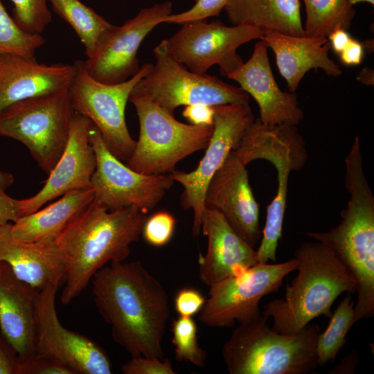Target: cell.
Returning <instances> with one entry per match:
<instances>
[{"mask_svg": "<svg viewBox=\"0 0 374 374\" xmlns=\"http://www.w3.org/2000/svg\"><path fill=\"white\" fill-rule=\"evenodd\" d=\"M183 116L193 125H211L214 121L213 106L197 104L186 106Z\"/></svg>", "mask_w": 374, "mask_h": 374, "instance_id": "obj_39", "label": "cell"}, {"mask_svg": "<svg viewBox=\"0 0 374 374\" xmlns=\"http://www.w3.org/2000/svg\"><path fill=\"white\" fill-rule=\"evenodd\" d=\"M213 132L206 152L193 171L173 170L170 177L184 187L181 204L184 209L193 211V234L201 231L207 185L229 154L236 149L243 133L255 117L249 104H228L213 106Z\"/></svg>", "mask_w": 374, "mask_h": 374, "instance_id": "obj_13", "label": "cell"}, {"mask_svg": "<svg viewBox=\"0 0 374 374\" xmlns=\"http://www.w3.org/2000/svg\"><path fill=\"white\" fill-rule=\"evenodd\" d=\"M348 1L353 6L362 2H368L372 5H374V0H348Z\"/></svg>", "mask_w": 374, "mask_h": 374, "instance_id": "obj_45", "label": "cell"}, {"mask_svg": "<svg viewBox=\"0 0 374 374\" xmlns=\"http://www.w3.org/2000/svg\"><path fill=\"white\" fill-rule=\"evenodd\" d=\"M268 46L260 40L255 44L250 58L228 76L256 101L260 121L267 125H297L304 112L299 107L295 92L283 91L276 83L270 66Z\"/></svg>", "mask_w": 374, "mask_h": 374, "instance_id": "obj_18", "label": "cell"}, {"mask_svg": "<svg viewBox=\"0 0 374 374\" xmlns=\"http://www.w3.org/2000/svg\"><path fill=\"white\" fill-rule=\"evenodd\" d=\"M39 290L0 261V329L22 362L35 353L36 307Z\"/></svg>", "mask_w": 374, "mask_h": 374, "instance_id": "obj_21", "label": "cell"}, {"mask_svg": "<svg viewBox=\"0 0 374 374\" xmlns=\"http://www.w3.org/2000/svg\"><path fill=\"white\" fill-rule=\"evenodd\" d=\"M229 0H194L195 4L186 11L170 14L163 22L183 24L197 20H206L208 17H217Z\"/></svg>", "mask_w": 374, "mask_h": 374, "instance_id": "obj_33", "label": "cell"}, {"mask_svg": "<svg viewBox=\"0 0 374 374\" xmlns=\"http://www.w3.org/2000/svg\"><path fill=\"white\" fill-rule=\"evenodd\" d=\"M294 258L296 276L287 285L284 298L269 301L262 314L272 318L273 330L285 335L299 332L319 316L330 317L339 295L356 292L353 276L325 244L303 242Z\"/></svg>", "mask_w": 374, "mask_h": 374, "instance_id": "obj_3", "label": "cell"}, {"mask_svg": "<svg viewBox=\"0 0 374 374\" xmlns=\"http://www.w3.org/2000/svg\"><path fill=\"white\" fill-rule=\"evenodd\" d=\"M74 64L38 62L35 57L0 55V112L16 102L69 88Z\"/></svg>", "mask_w": 374, "mask_h": 374, "instance_id": "obj_20", "label": "cell"}, {"mask_svg": "<svg viewBox=\"0 0 374 374\" xmlns=\"http://www.w3.org/2000/svg\"><path fill=\"white\" fill-rule=\"evenodd\" d=\"M175 223L172 214L167 211H159L147 218L141 234L148 244L161 247L171 240Z\"/></svg>", "mask_w": 374, "mask_h": 374, "instance_id": "obj_32", "label": "cell"}, {"mask_svg": "<svg viewBox=\"0 0 374 374\" xmlns=\"http://www.w3.org/2000/svg\"><path fill=\"white\" fill-rule=\"evenodd\" d=\"M91 280L96 306L113 340L132 357L163 359L170 310L162 284L139 261L112 262Z\"/></svg>", "mask_w": 374, "mask_h": 374, "instance_id": "obj_1", "label": "cell"}, {"mask_svg": "<svg viewBox=\"0 0 374 374\" xmlns=\"http://www.w3.org/2000/svg\"><path fill=\"white\" fill-rule=\"evenodd\" d=\"M296 265L294 258L276 264L258 263L212 285L199 311V321L210 327L229 328L235 322L246 323L258 319L261 299L276 292Z\"/></svg>", "mask_w": 374, "mask_h": 374, "instance_id": "obj_10", "label": "cell"}, {"mask_svg": "<svg viewBox=\"0 0 374 374\" xmlns=\"http://www.w3.org/2000/svg\"><path fill=\"white\" fill-rule=\"evenodd\" d=\"M154 65L134 86L130 96L150 101L174 116L181 105L249 104V95L216 76L195 73L172 56L166 39L154 49Z\"/></svg>", "mask_w": 374, "mask_h": 374, "instance_id": "obj_6", "label": "cell"}, {"mask_svg": "<svg viewBox=\"0 0 374 374\" xmlns=\"http://www.w3.org/2000/svg\"><path fill=\"white\" fill-rule=\"evenodd\" d=\"M204 206L215 209L251 247L260 240L259 205L251 190L246 165L234 151L210 179Z\"/></svg>", "mask_w": 374, "mask_h": 374, "instance_id": "obj_17", "label": "cell"}, {"mask_svg": "<svg viewBox=\"0 0 374 374\" xmlns=\"http://www.w3.org/2000/svg\"><path fill=\"white\" fill-rule=\"evenodd\" d=\"M206 298L193 288L181 289L175 298V308L179 316L193 317L200 311Z\"/></svg>", "mask_w": 374, "mask_h": 374, "instance_id": "obj_37", "label": "cell"}, {"mask_svg": "<svg viewBox=\"0 0 374 374\" xmlns=\"http://www.w3.org/2000/svg\"><path fill=\"white\" fill-rule=\"evenodd\" d=\"M326 329L320 332L316 346L318 366L334 362L346 341V336L357 322L353 301L346 296L331 314Z\"/></svg>", "mask_w": 374, "mask_h": 374, "instance_id": "obj_28", "label": "cell"}, {"mask_svg": "<svg viewBox=\"0 0 374 374\" xmlns=\"http://www.w3.org/2000/svg\"><path fill=\"white\" fill-rule=\"evenodd\" d=\"M124 374H175L171 362L168 358L132 357L121 366Z\"/></svg>", "mask_w": 374, "mask_h": 374, "instance_id": "obj_35", "label": "cell"}, {"mask_svg": "<svg viewBox=\"0 0 374 374\" xmlns=\"http://www.w3.org/2000/svg\"><path fill=\"white\" fill-rule=\"evenodd\" d=\"M147 214L130 206L109 211L94 199L55 240L65 263L60 301L68 305L108 262H123L139 240Z\"/></svg>", "mask_w": 374, "mask_h": 374, "instance_id": "obj_2", "label": "cell"}, {"mask_svg": "<svg viewBox=\"0 0 374 374\" xmlns=\"http://www.w3.org/2000/svg\"><path fill=\"white\" fill-rule=\"evenodd\" d=\"M224 10L233 26L249 24L265 32L305 35L299 0H229Z\"/></svg>", "mask_w": 374, "mask_h": 374, "instance_id": "obj_25", "label": "cell"}, {"mask_svg": "<svg viewBox=\"0 0 374 374\" xmlns=\"http://www.w3.org/2000/svg\"><path fill=\"white\" fill-rule=\"evenodd\" d=\"M233 151L246 166L254 160L264 159L276 170V194L267 206L262 237L256 250L258 263L276 262V250L282 237L290 175L305 166L308 159L305 143L296 125H267L255 118L244 130Z\"/></svg>", "mask_w": 374, "mask_h": 374, "instance_id": "obj_5", "label": "cell"}, {"mask_svg": "<svg viewBox=\"0 0 374 374\" xmlns=\"http://www.w3.org/2000/svg\"><path fill=\"white\" fill-rule=\"evenodd\" d=\"M21 374H75L66 364L57 359L35 353L22 362Z\"/></svg>", "mask_w": 374, "mask_h": 374, "instance_id": "obj_34", "label": "cell"}, {"mask_svg": "<svg viewBox=\"0 0 374 374\" xmlns=\"http://www.w3.org/2000/svg\"><path fill=\"white\" fill-rule=\"evenodd\" d=\"M168 39L172 56L193 73L204 74L218 65L223 76H228L244 63L238 48L253 39H260L265 31L249 24L226 26L220 20L210 23L197 20L181 24Z\"/></svg>", "mask_w": 374, "mask_h": 374, "instance_id": "obj_11", "label": "cell"}, {"mask_svg": "<svg viewBox=\"0 0 374 374\" xmlns=\"http://www.w3.org/2000/svg\"><path fill=\"white\" fill-rule=\"evenodd\" d=\"M15 24L24 32L41 34L51 23L52 15L48 0H10Z\"/></svg>", "mask_w": 374, "mask_h": 374, "instance_id": "obj_31", "label": "cell"}, {"mask_svg": "<svg viewBox=\"0 0 374 374\" xmlns=\"http://www.w3.org/2000/svg\"><path fill=\"white\" fill-rule=\"evenodd\" d=\"M89 139L96 166L91 179L95 199L109 211L133 206L143 213L152 211L172 187L169 175H144L133 170L106 147L98 128L91 123Z\"/></svg>", "mask_w": 374, "mask_h": 374, "instance_id": "obj_12", "label": "cell"}, {"mask_svg": "<svg viewBox=\"0 0 374 374\" xmlns=\"http://www.w3.org/2000/svg\"><path fill=\"white\" fill-rule=\"evenodd\" d=\"M364 49L367 50L368 52L373 51V39H369L364 41L362 43Z\"/></svg>", "mask_w": 374, "mask_h": 374, "instance_id": "obj_44", "label": "cell"}, {"mask_svg": "<svg viewBox=\"0 0 374 374\" xmlns=\"http://www.w3.org/2000/svg\"><path fill=\"white\" fill-rule=\"evenodd\" d=\"M267 319L261 314L233 331L222 348L229 373L306 374L315 369L319 326L308 323L296 334L285 335L269 328Z\"/></svg>", "mask_w": 374, "mask_h": 374, "instance_id": "obj_4", "label": "cell"}, {"mask_svg": "<svg viewBox=\"0 0 374 374\" xmlns=\"http://www.w3.org/2000/svg\"><path fill=\"white\" fill-rule=\"evenodd\" d=\"M21 364L15 349L0 333V374H21Z\"/></svg>", "mask_w": 374, "mask_h": 374, "instance_id": "obj_38", "label": "cell"}, {"mask_svg": "<svg viewBox=\"0 0 374 374\" xmlns=\"http://www.w3.org/2000/svg\"><path fill=\"white\" fill-rule=\"evenodd\" d=\"M201 231L208 238V246L206 254H200L198 259L199 276L207 286L236 276L258 263L256 251L218 211L205 207Z\"/></svg>", "mask_w": 374, "mask_h": 374, "instance_id": "obj_19", "label": "cell"}, {"mask_svg": "<svg viewBox=\"0 0 374 374\" xmlns=\"http://www.w3.org/2000/svg\"><path fill=\"white\" fill-rule=\"evenodd\" d=\"M73 64L75 73L68 91L74 112L89 118L99 130L109 151L126 163L136 141L126 125L125 107L133 88L153 64H143L135 75L114 84H104L91 78L83 61L77 60Z\"/></svg>", "mask_w": 374, "mask_h": 374, "instance_id": "obj_9", "label": "cell"}, {"mask_svg": "<svg viewBox=\"0 0 374 374\" xmlns=\"http://www.w3.org/2000/svg\"><path fill=\"white\" fill-rule=\"evenodd\" d=\"M45 42L41 34L23 31L0 0V55L10 53L34 57L36 50Z\"/></svg>", "mask_w": 374, "mask_h": 374, "instance_id": "obj_29", "label": "cell"}, {"mask_svg": "<svg viewBox=\"0 0 374 374\" xmlns=\"http://www.w3.org/2000/svg\"><path fill=\"white\" fill-rule=\"evenodd\" d=\"M53 11L74 30L84 46L87 57L101 35L112 24L79 0H48Z\"/></svg>", "mask_w": 374, "mask_h": 374, "instance_id": "obj_26", "label": "cell"}, {"mask_svg": "<svg viewBox=\"0 0 374 374\" xmlns=\"http://www.w3.org/2000/svg\"><path fill=\"white\" fill-rule=\"evenodd\" d=\"M358 359L354 350L346 357L341 363L330 372L331 373H353L355 371Z\"/></svg>", "mask_w": 374, "mask_h": 374, "instance_id": "obj_42", "label": "cell"}, {"mask_svg": "<svg viewBox=\"0 0 374 374\" xmlns=\"http://www.w3.org/2000/svg\"><path fill=\"white\" fill-rule=\"evenodd\" d=\"M10 222L0 224V261L20 280L41 290L65 276L63 254L55 242H23L11 234Z\"/></svg>", "mask_w": 374, "mask_h": 374, "instance_id": "obj_22", "label": "cell"}, {"mask_svg": "<svg viewBox=\"0 0 374 374\" xmlns=\"http://www.w3.org/2000/svg\"><path fill=\"white\" fill-rule=\"evenodd\" d=\"M94 199L92 188L67 193L46 208L18 217L12 224L11 234L23 242H55Z\"/></svg>", "mask_w": 374, "mask_h": 374, "instance_id": "obj_24", "label": "cell"}, {"mask_svg": "<svg viewBox=\"0 0 374 374\" xmlns=\"http://www.w3.org/2000/svg\"><path fill=\"white\" fill-rule=\"evenodd\" d=\"M139 118L140 133L125 164L144 175H166L187 156L206 148L213 125H195L178 121L149 100L130 96Z\"/></svg>", "mask_w": 374, "mask_h": 374, "instance_id": "obj_8", "label": "cell"}, {"mask_svg": "<svg viewBox=\"0 0 374 374\" xmlns=\"http://www.w3.org/2000/svg\"><path fill=\"white\" fill-rule=\"evenodd\" d=\"M13 182L12 175L0 170V224L10 221L14 222L19 217L18 199L6 193Z\"/></svg>", "mask_w": 374, "mask_h": 374, "instance_id": "obj_36", "label": "cell"}, {"mask_svg": "<svg viewBox=\"0 0 374 374\" xmlns=\"http://www.w3.org/2000/svg\"><path fill=\"white\" fill-rule=\"evenodd\" d=\"M328 37L331 48L338 55L341 53L352 38L347 30L341 28H336L332 30Z\"/></svg>", "mask_w": 374, "mask_h": 374, "instance_id": "obj_41", "label": "cell"}, {"mask_svg": "<svg viewBox=\"0 0 374 374\" xmlns=\"http://www.w3.org/2000/svg\"><path fill=\"white\" fill-rule=\"evenodd\" d=\"M172 332L176 359L203 367L206 352L199 346L195 320L191 317L179 316L172 322Z\"/></svg>", "mask_w": 374, "mask_h": 374, "instance_id": "obj_30", "label": "cell"}, {"mask_svg": "<svg viewBox=\"0 0 374 374\" xmlns=\"http://www.w3.org/2000/svg\"><path fill=\"white\" fill-rule=\"evenodd\" d=\"M305 6V36L326 37L336 28L348 30L355 16L348 0H303Z\"/></svg>", "mask_w": 374, "mask_h": 374, "instance_id": "obj_27", "label": "cell"}, {"mask_svg": "<svg viewBox=\"0 0 374 374\" xmlns=\"http://www.w3.org/2000/svg\"><path fill=\"white\" fill-rule=\"evenodd\" d=\"M172 3L166 1L142 8L123 25H112L99 37L91 55L83 62L88 74L104 84L127 80L140 70L137 53L148 33L172 14Z\"/></svg>", "mask_w": 374, "mask_h": 374, "instance_id": "obj_14", "label": "cell"}, {"mask_svg": "<svg viewBox=\"0 0 374 374\" xmlns=\"http://www.w3.org/2000/svg\"><path fill=\"white\" fill-rule=\"evenodd\" d=\"M357 79L362 83L368 85H373V70L368 67L364 68L357 76Z\"/></svg>", "mask_w": 374, "mask_h": 374, "instance_id": "obj_43", "label": "cell"}, {"mask_svg": "<svg viewBox=\"0 0 374 374\" xmlns=\"http://www.w3.org/2000/svg\"><path fill=\"white\" fill-rule=\"evenodd\" d=\"M91 121L74 112L65 149L48 173L43 188L35 195L18 199L19 217L33 213L44 204L71 191L91 188L96 166L89 139Z\"/></svg>", "mask_w": 374, "mask_h": 374, "instance_id": "obj_16", "label": "cell"}, {"mask_svg": "<svg viewBox=\"0 0 374 374\" xmlns=\"http://www.w3.org/2000/svg\"><path fill=\"white\" fill-rule=\"evenodd\" d=\"M74 112L68 89L22 100L0 112V136L25 145L48 174L65 149Z\"/></svg>", "mask_w": 374, "mask_h": 374, "instance_id": "obj_7", "label": "cell"}, {"mask_svg": "<svg viewBox=\"0 0 374 374\" xmlns=\"http://www.w3.org/2000/svg\"><path fill=\"white\" fill-rule=\"evenodd\" d=\"M59 283L39 290L36 307L35 353L53 357L75 374H111L112 364L105 350L90 338L64 328L55 309Z\"/></svg>", "mask_w": 374, "mask_h": 374, "instance_id": "obj_15", "label": "cell"}, {"mask_svg": "<svg viewBox=\"0 0 374 374\" xmlns=\"http://www.w3.org/2000/svg\"><path fill=\"white\" fill-rule=\"evenodd\" d=\"M364 53V48L362 44L357 39L351 38L339 55L344 64L354 66L362 62Z\"/></svg>", "mask_w": 374, "mask_h": 374, "instance_id": "obj_40", "label": "cell"}, {"mask_svg": "<svg viewBox=\"0 0 374 374\" xmlns=\"http://www.w3.org/2000/svg\"><path fill=\"white\" fill-rule=\"evenodd\" d=\"M274 52L280 75L290 92H295L305 74L312 69H323L337 77L341 71L329 57L331 48L326 37L294 36L266 31L260 39Z\"/></svg>", "mask_w": 374, "mask_h": 374, "instance_id": "obj_23", "label": "cell"}]
</instances>
